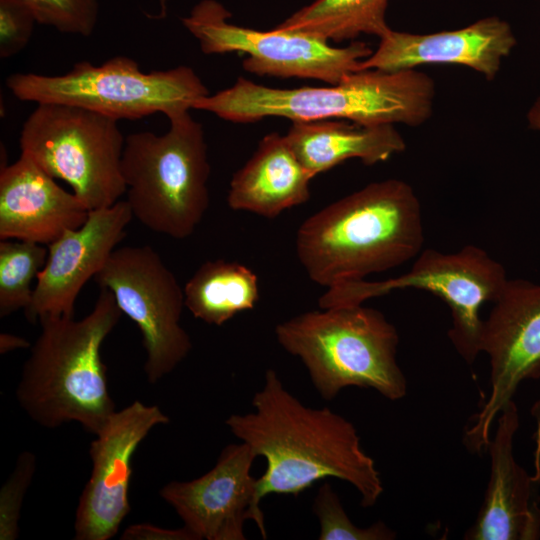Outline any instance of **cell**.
<instances>
[{"label":"cell","instance_id":"obj_16","mask_svg":"<svg viewBox=\"0 0 540 540\" xmlns=\"http://www.w3.org/2000/svg\"><path fill=\"white\" fill-rule=\"evenodd\" d=\"M487 444L490 477L477 517L466 540L540 539V478L531 476L515 459L514 438L519 410L511 400L497 416Z\"/></svg>","mask_w":540,"mask_h":540},{"label":"cell","instance_id":"obj_20","mask_svg":"<svg viewBox=\"0 0 540 540\" xmlns=\"http://www.w3.org/2000/svg\"><path fill=\"white\" fill-rule=\"evenodd\" d=\"M285 138L308 173L315 177L357 158L365 165L387 161L406 149L394 125H359L342 121H295Z\"/></svg>","mask_w":540,"mask_h":540},{"label":"cell","instance_id":"obj_6","mask_svg":"<svg viewBox=\"0 0 540 540\" xmlns=\"http://www.w3.org/2000/svg\"><path fill=\"white\" fill-rule=\"evenodd\" d=\"M168 119L163 135L125 137L121 170L133 217L153 232L185 239L209 207L210 164L201 123L189 111Z\"/></svg>","mask_w":540,"mask_h":540},{"label":"cell","instance_id":"obj_25","mask_svg":"<svg viewBox=\"0 0 540 540\" xmlns=\"http://www.w3.org/2000/svg\"><path fill=\"white\" fill-rule=\"evenodd\" d=\"M33 12L37 23L56 30L90 36L99 15V0H23Z\"/></svg>","mask_w":540,"mask_h":540},{"label":"cell","instance_id":"obj_26","mask_svg":"<svg viewBox=\"0 0 540 540\" xmlns=\"http://www.w3.org/2000/svg\"><path fill=\"white\" fill-rule=\"evenodd\" d=\"M37 457L23 451L0 490V540H15L19 536V521L26 492L35 475Z\"/></svg>","mask_w":540,"mask_h":540},{"label":"cell","instance_id":"obj_5","mask_svg":"<svg viewBox=\"0 0 540 540\" xmlns=\"http://www.w3.org/2000/svg\"><path fill=\"white\" fill-rule=\"evenodd\" d=\"M280 346L298 357L321 397L344 388H371L391 401L407 394L397 363L399 335L380 311L360 305L304 312L275 327Z\"/></svg>","mask_w":540,"mask_h":540},{"label":"cell","instance_id":"obj_21","mask_svg":"<svg viewBox=\"0 0 540 540\" xmlns=\"http://www.w3.org/2000/svg\"><path fill=\"white\" fill-rule=\"evenodd\" d=\"M185 307L207 324L221 326L259 301L258 277L233 261L204 262L184 287Z\"/></svg>","mask_w":540,"mask_h":540},{"label":"cell","instance_id":"obj_24","mask_svg":"<svg viewBox=\"0 0 540 540\" xmlns=\"http://www.w3.org/2000/svg\"><path fill=\"white\" fill-rule=\"evenodd\" d=\"M313 512L320 523L319 540H392L396 533L384 522L358 527L348 517L338 494L329 483L319 488Z\"/></svg>","mask_w":540,"mask_h":540},{"label":"cell","instance_id":"obj_12","mask_svg":"<svg viewBox=\"0 0 540 540\" xmlns=\"http://www.w3.org/2000/svg\"><path fill=\"white\" fill-rule=\"evenodd\" d=\"M484 320L481 353L490 361V392L466 431L472 449H486L492 425L526 380L540 379V284L508 279Z\"/></svg>","mask_w":540,"mask_h":540},{"label":"cell","instance_id":"obj_30","mask_svg":"<svg viewBox=\"0 0 540 540\" xmlns=\"http://www.w3.org/2000/svg\"><path fill=\"white\" fill-rule=\"evenodd\" d=\"M528 126L540 131V96L534 101L527 113Z\"/></svg>","mask_w":540,"mask_h":540},{"label":"cell","instance_id":"obj_7","mask_svg":"<svg viewBox=\"0 0 540 540\" xmlns=\"http://www.w3.org/2000/svg\"><path fill=\"white\" fill-rule=\"evenodd\" d=\"M6 86L20 101L81 107L115 120H136L163 113L189 111L209 94L188 66L143 72L138 63L116 56L101 65L80 61L62 75L14 73Z\"/></svg>","mask_w":540,"mask_h":540},{"label":"cell","instance_id":"obj_23","mask_svg":"<svg viewBox=\"0 0 540 540\" xmlns=\"http://www.w3.org/2000/svg\"><path fill=\"white\" fill-rule=\"evenodd\" d=\"M48 256L45 245L25 240L0 242V317L4 318L31 303V284Z\"/></svg>","mask_w":540,"mask_h":540},{"label":"cell","instance_id":"obj_27","mask_svg":"<svg viewBox=\"0 0 540 540\" xmlns=\"http://www.w3.org/2000/svg\"><path fill=\"white\" fill-rule=\"evenodd\" d=\"M36 22L23 0H0V57L6 59L22 51Z\"/></svg>","mask_w":540,"mask_h":540},{"label":"cell","instance_id":"obj_10","mask_svg":"<svg viewBox=\"0 0 540 540\" xmlns=\"http://www.w3.org/2000/svg\"><path fill=\"white\" fill-rule=\"evenodd\" d=\"M231 13L216 0H202L183 26L198 40L204 54L246 53L243 69L258 76L315 79L337 84L359 71L360 63L373 52L362 41L344 47L302 32L273 28L260 31L235 25Z\"/></svg>","mask_w":540,"mask_h":540},{"label":"cell","instance_id":"obj_15","mask_svg":"<svg viewBox=\"0 0 540 540\" xmlns=\"http://www.w3.org/2000/svg\"><path fill=\"white\" fill-rule=\"evenodd\" d=\"M132 218L128 202L119 200L91 210L80 227L65 231L50 243L31 303L24 310L26 319L35 322L45 316H74L82 287L105 266Z\"/></svg>","mask_w":540,"mask_h":540},{"label":"cell","instance_id":"obj_4","mask_svg":"<svg viewBox=\"0 0 540 540\" xmlns=\"http://www.w3.org/2000/svg\"><path fill=\"white\" fill-rule=\"evenodd\" d=\"M434 98L435 83L426 73L367 69L327 87L280 89L239 77L231 87L196 100L192 109L236 123L284 117L292 122L346 119L364 126L416 127L432 116Z\"/></svg>","mask_w":540,"mask_h":540},{"label":"cell","instance_id":"obj_11","mask_svg":"<svg viewBox=\"0 0 540 540\" xmlns=\"http://www.w3.org/2000/svg\"><path fill=\"white\" fill-rule=\"evenodd\" d=\"M94 280L113 294L122 313L137 325L150 384L171 373L188 356L192 341L180 323L184 289L151 246L116 248Z\"/></svg>","mask_w":540,"mask_h":540},{"label":"cell","instance_id":"obj_19","mask_svg":"<svg viewBox=\"0 0 540 540\" xmlns=\"http://www.w3.org/2000/svg\"><path fill=\"white\" fill-rule=\"evenodd\" d=\"M308 173L285 135H265L256 151L230 181L227 203L235 211L275 218L310 199Z\"/></svg>","mask_w":540,"mask_h":540},{"label":"cell","instance_id":"obj_3","mask_svg":"<svg viewBox=\"0 0 540 540\" xmlns=\"http://www.w3.org/2000/svg\"><path fill=\"white\" fill-rule=\"evenodd\" d=\"M122 311L104 288L92 311L74 316H45L31 347L16 398L36 424L57 428L77 422L94 435L115 413L101 347L119 322Z\"/></svg>","mask_w":540,"mask_h":540},{"label":"cell","instance_id":"obj_28","mask_svg":"<svg viewBox=\"0 0 540 540\" xmlns=\"http://www.w3.org/2000/svg\"><path fill=\"white\" fill-rule=\"evenodd\" d=\"M122 540H198L197 536L186 526L168 529L148 523L128 526L120 536Z\"/></svg>","mask_w":540,"mask_h":540},{"label":"cell","instance_id":"obj_8","mask_svg":"<svg viewBox=\"0 0 540 540\" xmlns=\"http://www.w3.org/2000/svg\"><path fill=\"white\" fill-rule=\"evenodd\" d=\"M117 122L77 106L37 104L20 132L21 153L69 184L89 211L109 207L126 193Z\"/></svg>","mask_w":540,"mask_h":540},{"label":"cell","instance_id":"obj_14","mask_svg":"<svg viewBox=\"0 0 540 540\" xmlns=\"http://www.w3.org/2000/svg\"><path fill=\"white\" fill-rule=\"evenodd\" d=\"M256 457L245 442L229 444L208 472L190 481H171L159 494L198 540H244L248 520L265 539L257 478L251 475Z\"/></svg>","mask_w":540,"mask_h":540},{"label":"cell","instance_id":"obj_29","mask_svg":"<svg viewBox=\"0 0 540 540\" xmlns=\"http://www.w3.org/2000/svg\"><path fill=\"white\" fill-rule=\"evenodd\" d=\"M29 346V342L21 336L10 333L0 334V354H7L17 349L28 348Z\"/></svg>","mask_w":540,"mask_h":540},{"label":"cell","instance_id":"obj_2","mask_svg":"<svg viewBox=\"0 0 540 540\" xmlns=\"http://www.w3.org/2000/svg\"><path fill=\"white\" fill-rule=\"evenodd\" d=\"M424 243L420 202L399 179L372 182L308 217L296 253L310 280L330 288L416 257Z\"/></svg>","mask_w":540,"mask_h":540},{"label":"cell","instance_id":"obj_18","mask_svg":"<svg viewBox=\"0 0 540 540\" xmlns=\"http://www.w3.org/2000/svg\"><path fill=\"white\" fill-rule=\"evenodd\" d=\"M32 158L21 153L0 172V239L49 245L65 231L80 227L89 210L60 187Z\"/></svg>","mask_w":540,"mask_h":540},{"label":"cell","instance_id":"obj_1","mask_svg":"<svg viewBox=\"0 0 540 540\" xmlns=\"http://www.w3.org/2000/svg\"><path fill=\"white\" fill-rule=\"evenodd\" d=\"M252 405L254 411L232 414L225 424L256 456L266 459V470L257 478L260 501L268 494L296 497L332 477L351 484L363 507L376 504L384 490L382 480L350 421L328 407L304 405L273 369L265 372Z\"/></svg>","mask_w":540,"mask_h":540},{"label":"cell","instance_id":"obj_31","mask_svg":"<svg viewBox=\"0 0 540 540\" xmlns=\"http://www.w3.org/2000/svg\"><path fill=\"white\" fill-rule=\"evenodd\" d=\"M160 4V16L161 18L165 17L167 14V2L168 0H158Z\"/></svg>","mask_w":540,"mask_h":540},{"label":"cell","instance_id":"obj_13","mask_svg":"<svg viewBox=\"0 0 540 540\" xmlns=\"http://www.w3.org/2000/svg\"><path fill=\"white\" fill-rule=\"evenodd\" d=\"M169 417L157 405L138 400L116 410L91 442L90 477L75 512L74 539L109 540L130 513L129 488L132 459L150 431L168 424Z\"/></svg>","mask_w":540,"mask_h":540},{"label":"cell","instance_id":"obj_22","mask_svg":"<svg viewBox=\"0 0 540 540\" xmlns=\"http://www.w3.org/2000/svg\"><path fill=\"white\" fill-rule=\"evenodd\" d=\"M389 0H315L275 28L302 32L336 43L374 35L379 39L391 28L386 22Z\"/></svg>","mask_w":540,"mask_h":540},{"label":"cell","instance_id":"obj_17","mask_svg":"<svg viewBox=\"0 0 540 540\" xmlns=\"http://www.w3.org/2000/svg\"><path fill=\"white\" fill-rule=\"evenodd\" d=\"M516 43L510 24L497 16L478 19L460 29L434 33L390 29L380 38L376 50L361 61L359 70L394 72L425 64H456L494 80L502 60L510 55Z\"/></svg>","mask_w":540,"mask_h":540},{"label":"cell","instance_id":"obj_9","mask_svg":"<svg viewBox=\"0 0 540 540\" xmlns=\"http://www.w3.org/2000/svg\"><path fill=\"white\" fill-rule=\"evenodd\" d=\"M508 279L504 266L475 245L454 253L425 249L406 273L381 281L337 284L327 288L318 304L319 308L360 305L410 288L430 292L448 305L452 317L448 336L460 356L473 364L481 353L482 306L497 299Z\"/></svg>","mask_w":540,"mask_h":540}]
</instances>
